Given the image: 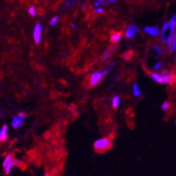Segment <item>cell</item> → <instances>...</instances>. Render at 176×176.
Returning a JSON list of instances; mask_svg holds the SVG:
<instances>
[{"label":"cell","mask_w":176,"mask_h":176,"mask_svg":"<svg viewBox=\"0 0 176 176\" xmlns=\"http://www.w3.org/2000/svg\"><path fill=\"white\" fill-rule=\"evenodd\" d=\"M112 107L113 108H118V106L120 105V103H121V97L119 95H116L112 98Z\"/></svg>","instance_id":"2e32d148"},{"label":"cell","mask_w":176,"mask_h":176,"mask_svg":"<svg viewBox=\"0 0 176 176\" xmlns=\"http://www.w3.org/2000/svg\"><path fill=\"white\" fill-rule=\"evenodd\" d=\"M121 38V33H114L111 36V41L112 43H117Z\"/></svg>","instance_id":"5bb4252c"},{"label":"cell","mask_w":176,"mask_h":176,"mask_svg":"<svg viewBox=\"0 0 176 176\" xmlns=\"http://www.w3.org/2000/svg\"><path fill=\"white\" fill-rule=\"evenodd\" d=\"M174 25L172 22H167L164 24L161 31V40L164 44H167L172 38L174 33Z\"/></svg>","instance_id":"6da1fadb"},{"label":"cell","mask_w":176,"mask_h":176,"mask_svg":"<svg viewBox=\"0 0 176 176\" xmlns=\"http://www.w3.org/2000/svg\"><path fill=\"white\" fill-rule=\"evenodd\" d=\"M151 78L160 84H171L174 81V77L172 75H169L165 70H163L161 74L158 73H152Z\"/></svg>","instance_id":"7a4b0ae2"},{"label":"cell","mask_w":176,"mask_h":176,"mask_svg":"<svg viewBox=\"0 0 176 176\" xmlns=\"http://www.w3.org/2000/svg\"><path fill=\"white\" fill-rule=\"evenodd\" d=\"M8 127L7 125H4L3 127L0 128V142H4L8 139V134H7Z\"/></svg>","instance_id":"30bf717a"},{"label":"cell","mask_w":176,"mask_h":176,"mask_svg":"<svg viewBox=\"0 0 176 176\" xmlns=\"http://www.w3.org/2000/svg\"><path fill=\"white\" fill-rule=\"evenodd\" d=\"M104 76L103 71H99V72H95L94 73L92 76H91V78H90V83H91V85H95L99 83V81Z\"/></svg>","instance_id":"ba28073f"},{"label":"cell","mask_w":176,"mask_h":176,"mask_svg":"<svg viewBox=\"0 0 176 176\" xmlns=\"http://www.w3.org/2000/svg\"><path fill=\"white\" fill-rule=\"evenodd\" d=\"M161 66H162V61H161V60H158V61H156V62L155 63V65L153 66V69H154V70H157V69H159V68H161Z\"/></svg>","instance_id":"d6986e66"},{"label":"cell","mask_w":176,"mask_h":176,"mask_svg":"<svg viewBox=\"0 0 176 176\" xmlns=\"http://www.w3.org/2000/svg\"><path fill=\"white\" fill-rule=\"evenodd\" d=\"M132 94L134 96H140L141 95V91L139 89V86L137 84H133L132 85Z\"/></svg>","instance_id":"4fadbf2b"},{"label":"cell","mask_w":176,"mask_h":176,"mask_svg":"<svg viewBox=\"0 0 176 176\" xmlns=\"http://www.w3.org/2000/svg\"><path fill=\"white\" fill-rule=\"evenodd\" d=\"M42 176H50V174H49V173H45V174H43Z\"/></svg>","instance_id":"cb8c5ba5"},{"label":"cell","mask_w":176,"mask_h":176,"mask_svg":"<svg viewBox=\"0 0 176 176\" xmlns=\"http://www.w3.org/2000/svg\"><path fill=\"white\" fill-rule=\"evenodd\" d=\"M168 43H169V46H168L167 50L169 52H174V51H176V33H175L174 36L172 38V40Z\"/></svg>","instance_id":"7c38bea8"},{"label":"cell","mask_w":176,"mask_h":176,"mask_svg":"<svg viewBox=\"0 0 176 176\" xmlns=\"http://www.w3.org/2000/svg\"><path fill=\"white\" fill-rule=\"evenodd\" d=\"M111 146V141L107 138V137H103V138H100L97 139L95 143H94V148L97 152H103L108 150Z\"/></svg>","instance_id":"3957f363"},{"label":"cell","mask_w":176,"mask_h":176,"mask_svg":"<svg viewBox=\"0 0 176 176\" xmlns=\"http://www.w3.org/2000/svg\"><path fill=\"white\" fill-rule=\"evenodd\" d=\"M117 49H118V47L117 46H111L110 48H108L103 54V60H107L109 57L111 55H112L113 52H115L117 50Z\"/></svg>","instance_id":"8fae6325"},{"label":"cell","mask_w":176,"mask_h":176,"mask_svg":"<svg viewBox=\"0 0 176 176\" xmlns=\"http://www.w3.org/2000/svg\"><path fill=\"white\" fill-rule=\"evenodd\" d=\"M22 164V163L20 162V161H18L17 159H15L14 157L12 158V160L4 167V169H5V172H6V174H10V172H11V171H12V168L13 167H15V166H17V165H21Z\"/></svg>","instance_id":"52a82bcc"},{"label":"cell","mask_w":176,"mask_h":176,"mask_svg":"<svg viewBox=\"0 0 176 176\" xmlns=\"http://www.w3.org/2000/svg\"><path fill=\"white\" fill-rule=\"evenodd\" d=\"M12 158H13V155H12V154H8V155L5 157V159H4V161H3V167H5V166L12 160Z\"/></svg>","instance_id":"e0dca14e"},{"label":"cell","mask_w":176,"mask_h":176,"mask_svg":"<svg viewBox=\"0 0 176 176\" xmlns=\"http://www.w3.org/2000/svg\"><path fill=\"white\" fill-rule=\"evenodd\" d=\"M95 13H97V14H101V13H103V8H102V7H97V8H95Z\"/></svg>","instance_id":"603a6c76"},{"label":"cell","mask_w":176,"mask_h":176,"mask_svg":"<svg viewBox=\"0 0 176 176\" xmlns=\"http://www.w3.org/2000/svg\"><path fill=\"white\" fill-rule=\"evenodd\" d=\"M41 32H42V26L40 23H37L33 29V39L36 43H40L41 41Z\"/></svg>","instance_id":"5b68a950"},{"label":"cell","mask_w":176,"mask_h":176,"mask_svg":"<svg viewBox=\"0 0 176 176\" xmlns=\"http://www.w3.org/2000/svg\"><path fill=\"white\" fill-rule=\"evenodd\" d=\"M57 22H58V16H55V17H53V18L50 20L49 24H50V25H55V24L57 23Z\"/></svg>","instance_id":"44dd1931"},{"label":"cell","mask_w":176,"mask_h":176,"mask_svg":"<svg viewBox=\"0 0 176 176\" xmlns=\"http://www.w3.org/2000/svg\"><path fill=\"white\" fill-rule=\"evenodd\" d=\"M170 22H172V23L173 24V25H176V14L175 15H173L172 16V18H171V21Z\"/></svg>","instance_id":"7402d4cb"},{"label":"cell","mask_w":176,"mask_h":176,"mask_svg":"<svg viewBox=\"0 0 176 176\" xmlns=\"http://www.w3.org/2000/svg\"><path fill=\"white\" fill-rule=\"evenodd\" d=\"M28 12H29V14H30L31 15H33V16L36 15V9H35L34 7H31L30 8H29Z\"/></svg>","instance_id":"ffe728a7"},{"label":"cell","mask_w":176,"mask_h":176,"mask_svg":"<svg viewBox=\"0 0 176 176\" xmlns=\"http://www.w3.org/2000/svg\"><path fill=\"white\" fill-rule=\"evenodd\" d=\"M137 31H138V26L136 23H132L128 27L125 34H126L127 38H133L136 35V33H137Z\"/></svg>","instance_id":"8992f818"},{"label":"cell","mask_w":176,"mask_h":176,"mask_svg":"<svg viewBox=\"0 0 176 176\" xmlns=\"http://www.w3.org/2000/svg\"><path fill=\"white\" fill-rule=\"evenodd\" d=\"M24 119H25V114L23 112H20L18 113L16 116H15L12 121H11V126L14 128V129H18L24 121Z\"/></svg>","instance_id":"277c9868"},{"label":"cell","mask_w":176,"mask_h":176,"mask_svg":"<svg viewBox=\"0 0 176 176\" xmlns=\"http://www.w3.org/2000/svg\"><path fill=\"white\" fill-rule=\"evenodd\" d=\"M169 108H170V103H168V102H164L162 105H161V109L163 110V111H168L169 110Z\"/></svg>","instance_id":"ac0fdd59"},{"label":"cell","mask_w":176,"mask_h":176,"mask_svg":"<svg viewBox=\"0 0 176 176\" xmlns=\"http://www.w3.org/2000/svg\"><path fill=\"white\" fill-rule=\"evenodd\" d=\"M144 32L148 34H150L151 36L156 37L159 34V28L156 26H151V27H145L144 28Z\"/></svg>","instance_id":"9c48e42d"},{"label":"cell","mask_w":176,"mask_h":176,"mask_svg":"<svg viewBox=\"0 0 176 176\" xmlns=\"http://www.w3.org/2000/svg\"><path fill=\"white\" fill-rule=\"evenodd\" d=\"M151 49H152L153 54H155L156 56H160L162 54V51H163L162 48L160 46H158V45H154Z\"/></svg>","instance_id":"9a60e30c"}]
</instances>
